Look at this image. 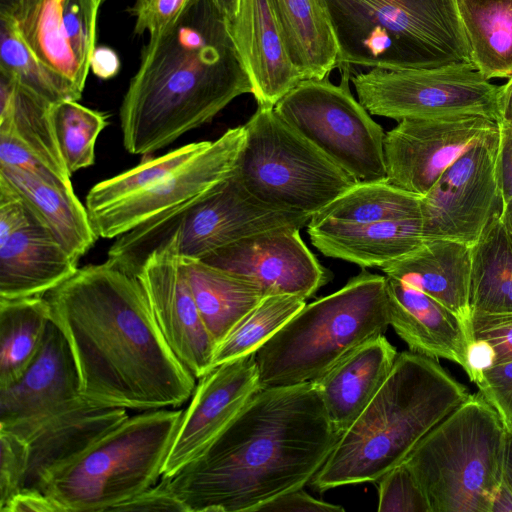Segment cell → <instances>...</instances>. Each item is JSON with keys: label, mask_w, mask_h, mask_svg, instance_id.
<instances>
[{"label": "cell", "mask_w": 512, "mask_h": 512, "mask_svg": "<svg viewBox=\"0 0 512 512\" xmlns=\"http://www.w3.org/2000/svg\"><path fill=\"white\" fill-rule=\"evenodd\" d=\"M82 397L69 342L51 319L42 343L18 378L0 387V427L34 421Z\"/></svg>", "instance_id": "cell-22"}, {"label": "cell", "mask_w": 512, "mask_h": 512, "mask_svg": "<svg viewBox=\"0 0 512 512\" xmlns=\"http://www.w3.org/2000/svg\"><path fill=\"white\" fill-rule=\"evenodd\" d=\"M498 146L497 127L464 152L420 197L425 240L447 239L472 246L501 214Z\"/></svg>", "instance_id": "cell-13"}, {"label": "cell", "mask_w": 512, "mask_h": 512, "mask_svg": "<svg viewBox=\"0 0 512 512\" xmlns=\"http://www.w3.org/2000/svg\"><path fill=\"white\" fill-rule=\"evenodd\" d=\"M468 327L472 339L492 346L496 363L512 360V312L471 313Z\"/></svg>", "instance_id": "cell-43"}, {"label": "cell", "mask_w": 512, "mask_h": 512, "mask_svg": "<svg viewBox=\"0 0 512 512\" xmlns=\"http://www.w3.org/2000/svg\"><path fill=\"white\" fill-rule=\"evenodd\" d=\"M23 0H0V15L10 14Z\"/></svg>", "instance_id": "cell-57"}, {"label": "cell", "mask_w": 512, "mask_h": 512, "mask_svg": "<svg viewBox=\"0 0 512 512\" xmlns=\"http://www.w3.org/2000/svg\"><path fill=\"white\" fill-rule=\"evenodd\" d=\"M51 104L0 72V133L17 138L47 165L71 179L59 153L49 110Z\"/></svg>", "instance_id": "cell-33"}, {"label": "cell", "mask_w": 512, "mask_h": 512, "mask_svg": "<svg viewBox=\"0 0 512 512\" xmlns=\"http://www.w3.org/2000/svg\"><path fill=\"white\" fill-rule=\"evenodd\" d=\"M61 512L46 495L38 491H20L1 512Z\"/></svg>", "instance_id": "cell-50"}, {"label": "cell", "mask_w": 512, "mask_h": 512, "mask_svg": "<svg viewBox=\"0 0 512 512\" xmlns=\"http://www.w3.org/2000/svg\"><path fill=\"white\" fill-rule=\"evenodd\" d=\"M471 313L512 312V237L496 216L471 246Z\"/></svg>", "instance_id": "cell-32"}, {"label": "cell", "mask_w": 512, "mask_h": 512, "mask_svg": "<svg viewBox=\"0 0 512 512\" xmlns=\"http://www.w3.org/2000/svg\"><path fill=\"white\" fill-rule=\"evenodd\" d=\"M499 120H503L512 125V77L500 86L499 99Z\"/></svg>", "instance_id": "cell-52"}, {"label": "cell", "mask_w": 512, "mask_h": 512, "mask_svg": "<svg viewBox=\"0 0 512 512\" xmlns=\"http://www.w3.org/2000/svg\"><path fill=\"white\" fill-rule=\"evenodd\" d=\"M103 0H23L8 15L31 52L82 93Z\"/></svg>", "instance_id": "cell-18"}, {"label": "cell", "mask_w": 512, "mask_h": 512, "mask_svg": "<svg viewBox=\"0 0 512 512\" xmlns=\"http://www.w3.org/2000/svg\"><path fill=\"white\" fill-rule=\"evenodd\" d=\"M137 274L168 347L200 379L213 369L216 343L201 317L174 241L168 239L152 251Z\"/></svg>", "instance_id": "cell-17"}, {"label": "cell", "mask_w": 512, "mask_h": 512, "mask_svg": "<svg viewBox=\"0 0 512 512\" xmlns=\"http://www.w3.org/2000/svg\"><path fill=\"white\" fill-rule=\"evenodd\" d=\"M300 230L283 227L259 233L199 260L250 280L266 296L287 294L306 300L330 281L331 273L305 245Z\"/></svg>", "instance_id": "cell-19"}, {"label": "cell", "mask_w": 512, "mask_h": 512, "mask_svg": "<svg viewBox=\"0 0 512 512\" xmlns=\"http://www.w3.org/2000/svg\"><path fill=\"white\" fill-rule=\"evenodd\" d=\"M210 141L189 143L164 155L146 158L132 169L95 184L87 193L88 213L141 192L183 166L205 149Z\"/></svg>", "instance_id": "cell-39"}, {"label": "cell", "mask_w": 512, "mask_h": 512, "mask_svg": "<svg viewBox=\"0 0 512 512\" xmlns=\"http://www.w3.org/2000/svg\"><path fill=\"white\" fill-rule=\"evenodd\" d=\"M0 72L49 104L81 98L69 81L43 64L27 47L13 21L0 15Z\"/></svg>", "instance_id": "cell-36"}, {"label": "cell", "mask_w": 512, "mask_h": 512, "mask_svg": "<svg viewBox=\"0 0 512 512\" xmlns=\"http://www.w3.org/2000/svg\"><path fill=\"white\" fill-rule=\"evenodd\" d=\"M244 138V125L230 128L151 187L88 213L94 231L101 238H117L198 199L233 172Z\"/></svg>", "instance_id": "cell-14"}, {"label": "cell", "mask_w": 512, "mask_h": 512, "mask_svg": "<svg viewBox=\"0 0 512 512\" xmlns=\"http://www.w3.org/2000/svg\"><path fill=\"white\" fill-rule=\"evenodd\" d=\"M26 469V442L0 428V512L21 491Z\"/></svg>", "instance_id": "cell-41"}, {"label": "cell", "mask_w": 512, "mask_h": 512, "mask_svg": "<svg viewBox=\"0 0 512 512\" xmlns=\"http://www.w3.org/2000/svg\"><path fill=\"white\" fill-rule=\"evenodd\" d=\"M214 2L228 21H231L238 11L240 0H214Z\"/></svg>", "instance_id": "cell-55"}, {"label": "cell", "mask_w": 512, "mask_h": 512, "mask_svg": "<svg viewBox=\"0 0 512 512\" xmlns=\"http://www.w3.org/2000/svg\"><path fill=\"white\" fill-rule=\"evenodd\" d=\"M490 512H512V491L503 481L493 497Z\"/></svg>", "instance_id": "cell-53"}, {"label": "cell", "mask_w": 512, "mask_h": 512, "mask_svg": "<svg viewBox=\"0 0 512 512\" xmlns=\"http://www.w3.org/2000/svg\"><path fill=\"white\" fill-rule=\"evenodd\" d=\"M104 1V0H103Z\"/></svg>", "instance_id": "cell-58"}, {"label": "cell", "mask_w": 512, "mask_h": 512, "mask_svg": "<svg viewBox=\"0 0 512 512\" xmlns=\"http://www.w3.org/2000/svg\"><path fill=\"white\" fill-rule=\"evenodd\" d=\"M495 409L506 430H512V360L495 363L476 384Z\"/></svg>", "instance_id": "cell-44"}, {"label": "cell", "mask_w": 512, "mask_h": 512, "mask_svg": "<svg viewBox=\"0 0 512 512\" xmlns=\"http://www.w3.org/2000/svg\"><path fill=\"white\" fill-rule=\"evenodd\" d=\"M506 429L480 393L428 432L404 463L431 512H490L503 481Z\"/></svg>", "instance_id": "cell-8"}, {"label": "cell", "mask_w": 512, "mask_h": 512, "mask_svg": "<svg viewBox=\"0 0 512 512\" xmlns=\"http://www.w3.org/2000/svg\"><path fill=\"white\" fill-rule=\"evenodd\" d=\"M244 128L235 172L271 207L312 217L357 183L274 107L258 106Z\"/></svg>", "instance_id": "cell-10"}, {"label": "cell", "mask_w": 512, "mask_h": 512, "mask_svg": "<svg viewBox=\"0 0 512 512\" xmlns=\"http://www.w3.org/2000/svg\"><path fill=\"white\" fill-rule=\"evenodd\" d=\"M376 483L379 512H431L425 493L404 463L385 473Z\"/></svg>", "instance_id": "cell-40"}, {"label": "cell", "mask_w": 512, "mask_h": 512, "mask_svg": "<svg viewBox=\"0 0 512 512\" xmlns=\"http://www.w3.org/2000/svg\"><path fill=\"white\" fill-rule=\"evenodd\" d=\"M50 319L44 296L0 298V387L14 381L28 366Z\"/></svg>", "instance_id": "cell-34"}, {"label": "cell", "mask_w": 512, "mask_h": 512, "mask_svg": "<svg viewBox=\"0 0 512 512\" xmlns=\"http://www.w3.org/2000/svg\"><path fill=\"white\" fill-rule=\"evenodd\" d=\"M340 436L313 382L260 388L196 458L162 477L187 512H257L310 482Z\"/></svg>", "instance_id": "cell-2"}, {"label": "cell", "mask_w": 512, "mask_h": 512, "mask_svg": "<svg viewBox=\"0 0 512 512\" xmlns=\"http://www.w3.org/2000/svg\"><path fill=\"white\" fill-rule=\"evenodd\" d=\"M340 505L309 495L303 488L284 493L261 506L257 512H343Z\"/></svg>", "instance_id": "cell-47"}, {"label": "cell", "mask_w": 512, "mask_h": 512, "mask_svg": "<svg viewBox=\"0 0 512 512\" xmlns=\"http://www.w3.org/2000/svg\"><path fill=\"white\" fill-rule=\"evenodd\" d=\"M74 355L81 395L133 410L178 407L196 387L168 347L138 274L107 259L44 295Z\"/></svg>", "instance_id": "cell-1"}, {"label": "cell", "mask_w": 512, "mask_h": 512, "mask_svg": "<svg viewBox=\"0 0 512 512\" xmlns=\"http://www.w3.org/2000/svg\"><path fill=\"white\" fill-rule=\"evenodd\" d=\"M324 2L339 48V67L473 66L458 0Z\"/></svg>", "instance_id": "cell-5"}, {"label": "cell", "mask_w": 512, "mask_h": 512, "mask_svg": "<svg viewBox=\"0 0 512 512\" xmlns=\"http://www.w3.org/2000/svg\"><path fill=\"white\" fill-rule=\"evenodd\" d=\"M503 482L512 491V430H506L503 459Z\"/></svg>", "instance_id": "cell-54"}, {"label": "cell", "mask_w": 512, "mask_h": 512, "mask_svg": "<svg viewBox=\"0 0 512 512\" xmlns=\"http://www.w3.org/2000/svg\"><path fill=\"white\" fill-rule=\"evenodd\" d=\"M50 122L56 144L68 173L87 168L95 161V144L108 124L107 116L75 100L51 104Z\"/></svg>", "instance_id": "cell-38"}, {"label": "cell", "mask_w": 512, "mask_h": 512, "mask_svg": "<svg viewBox=\"0 0 512 512\" xmlns=\"http://www.w3.org/2000/svg\"><path fill=\"white\" fill-rule=\"evenodd\" d=\"M230 32L260 107L277 102L304 80L293 64L267 0H240Z\"/></svg>", "instance_id": "cell-23"}, {"label": "cell", "mask_w": 512, "mask_h": 512, "mask_svg": "<svg viewBox=\"0 0 512 512\" xmlns=\"http://www.w3.org/2000/svg\"><path fill=\"white\" fill-rule=\"evenodd\" d=\"M111 511H179L187 512L180 499L168 486L165 478L131 499L115 506Z\"/></svg>", "instance_id": "cell-46"}, {"label": "cell", "mask_w": 512, "mask_h": 512, "mask_svg": "<svg viewBox=\"0 0 512 512\" xmlns=\"http://www.w3.org/2000/svg\"><path fill=\"white\" fill-rule=\"evenodd\" d=\"M475 69L487 80L512 77V0H458Z\"/></svg>", "instance_id": "cell-31"}, {"label": "cell", "mask_w": 512, "mask_h": 512, "mask_svg": "<svg viewBox=\"0 0 512 512\" xmlns=\"http://www.w3.org/2000/svg\"><path fill=\"white\" fill-rule=\"evenodd\" d=\"M127 409L96 404L83 396L34 421L0 427L27 445V469L21 491H38L56 469L83 453L129 416Z\"/></svg>", "instance_id": "cell-21"}, {"label": "cell", "mask_w": 512, "mask_h": 512, "mask_svg": "<svg viewBox=\"0 0 512 512\" xmlns=\"http://www.w3.org/2000/svg\"><path fill=\"white\" fill-rule=\"evenodd\" d=\"M182 259L201 317L217 346L266 295L248 279L199 259Z\"/></svg>", "instance_id": "cell-30"}, {"label": "cell", "mask_w": 512, "mask_h": 512, "mask_svg": "<svg viewBox=\"0 0 512 512\" xmlns=\"http://www.w3.org/2000/svg\"><path fill=\"white\" fill-rule=\"evenodd\" d=\"M311 216L271 207L233 172L198 199L158 215L117 237L111 259L138 272L148 255L172 239L182 258L202 259L241 239L283 228H303Z\"/></svg>", "instance_id": "cell-9"}, {"label": "cell", "mask_w": 512, "mask_h": 512, "mask_svg": "<svg viewBox=\"0 0 512 512\" xmlns=\"http://www.w3.org/2000/svg\"><path fill=\"white\" fill-rule=\"evenodd\" d=\"M397 355L396 348L381 335L363 343L312 381L328 419L340 435L383 385Z\"/></svg>", "instance_id": "cell-25"}, {"label": "cell", "mask_w": 512, "mask_h": 512, "mask_svg": "<svg viewBox=\"0 0 512 512\" xmlns=\"http://www.w3.org/2000/svg\"><path fill=\"white\" fill-rule=\"evenodd\" d=\"M90 69L99 78H112L120 69L119 57L111 48L105 46L96 47L91 56Z\"/></svg>", "instance_id": "cell-51"}, {"label": "cell", "mask_w": 512, "mask_h": 512, "mask_svg": "<svg viewBox=\"0 0 512 512\" xmlns=\"http://www.w3.org/2000/svg\"><path fill=\"white\" fill-rule=\"evenodd\" d=\"M500 219L512 237V198L503 203Z\"/></svg>", "instance_id": "cell-56"}, {"label": "cell", "mask_w": 512, "mask_h": 512, "mask_svg": "<svg viewBox=\"0 0 512 512\" xmlns=\"http://www.w3.org/2000/svg\"><path fill=\"white\" fill-rule=\"evenodd\" d=\"M77 269L26 202L0 179V298L44 296Z\"/></svg>", "instance_id": "cell-15"}, {"label": "cell", "mask_w": 512, "mask_h": 512, "mask_svg": "<svg viewBox=\"0 0 512 512\" xmlns=\"http://www.w3.org/2000/svg\"><path fill=\"white\" fill-rule=\"evenodd\" d=\"M350 66H340L341 82L301 81L274 109L357 183L386 181L383 128L352 95Z\"/></svg>", "instance_id": "cell-11"}, {"label": "cell", "mask_w": 512, "mask_h": 512, "mask_svg": "<svg viewBox=\"0 0 512 512\" xmlns=\"http://www.w3.org/2000/svg\"><path fill=\"white\" fill-rule=\"evenodd\" d=\"M390 326L386 276L362 268L296 313L255 353L261 388L312 382Z\"/></svg>", "instance_id": "cell-6"}, {"label": "cell", "mask_w": 512, "mask_h": 512, "mask_svg": "<svg viewBox=\"0 0 512 512\" xmlns=\"http://www.w3.org/2000/svg\"><path fill=\"white\" fill-rule=\"evenodd\" d=\"M470 394L434 358L398 353L375 396L310 481L318 492L375 482Z\"/></svg>", "instance_id": "cell-4"}, {"label": "cell", "mask_w": 512, "mask_h": 512, "mask_svg": "<svg viewBox=\"0 0 512 512\" xmlns=\"http://www.w3.org/2000/svg\"><path fill=\"white\" fill-rule=\"evenodd\" d=\"M418 218H422L420 196L382 181L356 183L314 214L309 223L338 221L362 224Z\"/></svg>", "instance_id": "cell-35"}, {"label": "cell", "mask_w": 512, "mask_h": 512, "mask_svg": "<svg viewBox=\"0 0 512 512\" xmlns=\"http://www.w3.org/2000/svg\"><path fill=\"white\" fill-rule=\"evenodd\" d=\"M291 60L306 79L339 68V48L324 0H267Z\"/></svg>", "instance_id": "cell-29"}, {"label": "cell", "mask_w": 512, "mask_h": 512, "mask_svg": "<svg viewBox=\"0 0 512 512\" xmlns=\"http://www.w3.org/2000/svg\"><path fill=\"white\" fill-rule=\"evenodd\" d=\"M497 172L503 203L512 198V125L499 120Z\"/></svg>", "instance_id": "cell-48"}, {"label": "cell", "mask_w": 512, "mask_h": 512, "mask_svg": "<svg viewBox=\"0 0 512 512\" xmlns=\"http://www.w3.org/2000/svg\"><path fill=\"white\" fill-rule=\"evenodd\" d=\"M471 266L470 245L432 239L380 269L435 298L468 324Z\"/></svg>", "instance_id": "cell-27"}, {"label": "cell", "mask_w": 512, "mask_h": 512, "mask_svg": "<svg viewBox=\"0 0 512 512\" xmlns=\"http://www.w3.org/2000/svg\"><path fill=\"white\" fill-rule=\"evenodd\" d=\"M182 414L162 408L128 417L53 471L40 492L61 512L111 511L161 479Z\"/></svg>", "instance_id": "cell-7"}, {"label": "cell", "mask_w": 512, "mask_h": 512, "mask_svg": "<svg viewBox=\"0 0 512 512\" xmlns=\"http://www.w3.org/2000/svg\"><path fill=\"white\" fill-rule=\"evenodd\" d=\"M0 165L19 168L50 184L73 189L71 179H66L58 174L17 138L1 133Z\"/></svg>", "instance_id": "cell-42"}, {"label": "cell", "mask_w": 512, "mask_h": 512, "mask_svg": "<svg viewBox=\"0 0 512 512\" xmlns=\"http://www.w3.org/2000/svg\"><path fill=\"white\" fill-rule=\"evenodd\" d=\"M0 179L26 202L77 263L99 238L74 189L50 184L11 166L0 165Z\"/></svg>", "instance_id": "cell-28"}, {"label": "cell", "mask_w": 512, "mask_h": 512, "mask_svg": "<svg viewBox=\"0 0 512 512\" xmlns=\"http://www.w3.org/2000/svg\"><path fill=\"white\" fill-rule=\"evenodd\" d=\"M305 304L296 295L266 296L216 346L213 368L255 354Z\"/></svg>", "instance_id": "cell-37"}, {"label": "cell", "mask_w": 512, "mask_h": 512, "mask_svg": "<svg viewBox=\"0 0 512 512\" xmlns=\"http://www.w3.org/2000/svg\"><path fill=\"white\" fill-rule=\"evenodd\" d=\"M307 233L313 246L323 255L362 268H381L426 241L422 218L362 224L322 221L308 223Z\"/></svg>", "instance_id": "cell-26"}, {"label": "cell", "mask_w": 512, "mask_h": 512, "mask_svg": "<svg viewBox=\"0 0 512 512\" xmlns=\"http://www.w3.org/2000/svg\"><path fill=\"white\" fill-rule=\"evenodd\" d=\"M498 123L481 116L404 119L385 133L386 181L423 196L464 152Z\"/></svg>", "instance_id": "cell-16"}, {"label": "cell", "mask_w": 512, "mask_h": 512, "mask_svg": "<svg viewBox=\"0 0 512 512\" xmlns=\"http://www.w3.org/2000/svg\"><path fill=\"white\" fill-rule=\"evenodd\" d=\"M358 101L371 114L398 122L452 116L499 121L500 86L474 66L385 70L372 68L351 77Z\"/></svg>", "instance_id": "cell-12"}, {"label": "cell", "mask_w": 512, "mask_h": 512, "mask_svg": "<svg viewBox=\"0 0 512 512\" xmlns=\"http://www.w3.org/2000/svg\"><path fill=\"white\" fill-rule=\"evenodd\" d=\"M252 92L228 19L214 0H191L149 36L119 110L123 145L148 156Z\"/></svg>", "instance_id": "cell-3"}, {"label": "cell", "mask_w": 512, "mask_h": 512, "mask_svg": "<svg viewBox=\"0 0 512 512\" xmlns=\"http://www.w3.org/2000/svg\"><path fill=\"white\" fill-rule=\"evenodd\" d=\"M260 388L255 354L222 363L201 377L183 410L163 476L196 458Z\"/></svg>", "instance_id": "cell-20"}, {"label": "cell", "mask_w": 512, "mask_h": 512, "mask_svg": "<svg viewBox=\"0 0 512 512\" xmlns=\"http://www.w3.org/2000/svg\"><path fill=\"white\" fill-rule=\"evenodd\" d=\"M495 363V352L492 346L485 340L472 339L468 347L464 368L469 379L477 384L482 374Z\"/></svg>", "instance_id": "cell-49"}, {"label": "cell", "mask_w": 512, "mask_h": 512, "mask_svg": "<svg viewBox=\"0 0 512 512\" xmlns=\"http://www.w3.org/2000/svg\"><path fill=\"white\" fill-rule=\"evenodd\" d=\"M386 276V275H385ZM390 326L409 350L466 366L472 341L468 324L420 289L386 276Z\"/></svg>", "instance_id": "cell-24"}, {"label": "cell", "mask_w": 512, "mask_h": 512, "mask_svg": "<svg viewBox=\"0 0 512 512\" xmlns=\"http://www.w3.org/2000/svg\"><path fill=\"white\" fill-rule=\"evenodd\" d=\"M191 0H135L130 9L135 17V32L153 36L174 21Z\"/></svg>", "instance_id": "cell-45"}]
</instances>
